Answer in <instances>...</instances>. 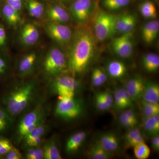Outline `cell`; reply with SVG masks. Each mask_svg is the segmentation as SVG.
Listing matches in <instances>:
<instances>
[{
    "mask_svg": "<svg viewBox=\"0 0 159 159\" xmlns=\"http://www.w3.org/2000/svg\"><path fill=\"white\" fill-rule=\"evenodd\" d=\"M0 103L14 120L32 108L45 93H43L36 76L21 79L16 77L2 84Z\"/></svg>",
    "mask_w": 159,
    "mask_h": 159,
    "instance_id": "cell-1",
    "label": "cell"
},
{
    "mask_svg": "<svg viewBox=\"0 0 159 159\" xmlns=\"http://www.w3.org/2000/svg\"><path fill=\"white\" fill-rule=\"evenodd\" d=\"M93 35L89 30L80 29L74 37L67 70L76 77L85 72L93 56L95 47Z\"/></svg>",
    "mask_w": 159,
    "mask_h": 159,
    "instance_id": "cell-2",
    "label": "cell"
},
{
    "mask_svg": "<svg viewBox=\"0 0 159 159\" xmlns=\"http://www.w3.org/2000/svg\"><path fill=\"white\" fill-rule=\"evenodd\" d=\"M45 93L32 108L20 116L16 125L13 127L11 140L15 146H19L26 135L38 126L47 121L49 107Z\"/></svg>",
    "mask_w": 159,
    "mask_h": 159,
    "instance_id": "cell-3",
    "label": "cell"
},
{
    "mask_svg": "<svg viewBox=\"0 0 159 159\" xmlns=\"http://www.w3.org/2000/svg\"><path fill=\"white\" fill-rule=\"evenodd\" d=\"M67 67L68 60L65 55L56 47H52L47 52L40 66L43 77L47 83L64 74Z\"/></svg>",
    "mask_w": 159,
    "mask_h": 159,
    "instance_id": "cell-4",
    "label": "cell"
},
{
    "mask_svg": "<svg viewBox=\"0 0 159 159\" xmlns=\"http://www.w3.org/2000/svg\"><path fill=\"white\" fill-rule=\"evenodd\" d=\"M81 87V83L76 77L63 74L47 83L46 93L48 96L57 97H75Z\"/></svg>",
    "mask_w": 159,
    "mask_h": 159,
    "instance_id": "cell-5",
    "label": "cell"
},
{
    "mask_svg": "<svg viewBox=\"0 0 159 159\" xmlns=\"http://www.w3.org/2000/svg\"><path fill=\"white\" fill-rule=\"evenodd\" d=\"M85 111L84 101L81 98L58 97L54 114L58 119L67 122L75 121L83 115Z\"/></svg>",
    "mask_w": 159,
    "mask_h": 159,
    "instance_id": "cell-6",
    "label": "cell"
},
{
    "mask_svg": "<svg viewBox=\"0 0 159 159\" xmlns=\"http://www.w3.org/2000/svg\"><path fill=\"white\" fill-rule=\"evenodd\" d=\"M42 59L37 51H30L24 54L16 63V77L24 79L34 76L41 66Z\"/></svg>",
    "mask_w": 159,
    "mask_h": 159,
    "instance_id": "cell-7",
    "label": "cell"
},
{
    "mask_svg": "<svg viewBox=\"0 0 159 159\" xmlns=\"http://www.w3.org/2000/svg\"><path fill=\"white\" fill-rule=\"evenodd\" d=\"M116 18V16L105 11H99L94 25V33L97 39L102 41L117 32Z\"/></svg>",
    "mask_w": 159,
    "mask_h": 159,
    "instance_id": "cell-8",
    "label": "cell"
},
{
    "mask_svg": "<svg viewBox=\"0 0 159 159\" xmlns=\"http://www.w3.org/2000/svg\"><path fill=\"white\" fill-rule=\"evenodd\" d=\"M50 130V125L47 121L34 128L23 138L19 147L23 149L29 147L42 145L47 134Z\"/></svg>",
    "mask_w": 159,
    "mask_h": 159,
    "instance_id": "cell-9",
    "label": "cell"
},
{
    "mask_svg": "<svg viewBox=\"0 0 159 159\" xmlns=\"http://www.w3.org/2000/svg\"><path fill=\"white\" fill-rule=\"evenodd\" d=\"M45 30L49 37L61 44L67 43L72 39L71 29L64 24L49 21L45 25Z\"/></svg>",
    "mask_w": 159,
    "mask_h": 159,
    "instance_id": "cell-10",
    "label": "cell"
},
{
    "mask_svg": "<svg viewBox=\"0 0 159 159\" xmlns=\"http://www.w3.org/2000/svg\"><path fill=\"white\" fill-rule=\"evenodd\" d=\"M133 48L131 32L123 33L121 36L115 38L112 43V48L114 52L122 58L130 57Z\"/></svg>",
    "mask_w": 159,
    "mask_h": 159,
    "instance_id": "cell-11",
    "label": "cell"
},
{
    "mask_svg": "<svg viewBox=\"0 0 159 159\" xmlns=\"http://www.w3.org/2000/svg\"><path fill=\"white\" fill-rule=\"evenodd\" d=\"M93 7V0H75L70 7V13L77 22L83 23L88 19Z\"/></svg>",
    "mask_w": 159,
    "mask_h": 159,
    "instance_id": "cell-12",
    "label": "cell"
},
{
    "mask_svg": "<svg viewBox=\"0 0 159 159\" xmlns=\"http://www.w3.org/2000/svg\"><path fill=\"white\" fill-rule=\"evenodd\" d=\"M40 37L38 28L33 23L27 22L23 25L20 31L19 40L22 45L31 47L37 43Z\"/></svg>",
    "mask_w": 159,
    "mask_h": 159,
    "instance_id": "cell-13",
    "label": "cell"
},
{
    "mask_svg": "<svg viewBox=\"0 0 159 159\" xmlns=\"http://www.w3.org/2000/svg\"><path fill=\"white\" fill-rule=\"evenodd\" d=\"M87 133L85 131H79L72 134L66 141L65 150L68 155L77 153L85 142Z\"/></svg>",
    "mask_w": 159,
    "mask_h": 159,
    "instance_id": "cell-14",
    "label": "cell"
},
{
    "mask_svg": "<svg viewBox=\"0 0 159 159\" xmlns=\"http://www.w3.org/2000/svg\"><path fill=\"white\" fill-rule=\"evenodd\" d=\"M107 151L111 154L118 151L120 147V140L116 134L107 132L101 134L97 139Z\"/></svg>",
    "mask_w": 159,
    "mask_h": 159,
    "instance_id": "cell-15",
    "label": "cell"
},
{
    "mask_svg": "<svg viewBox=\"0 0 159 159\" xmlns=\"http://www.w3.org/2000/svg\"><path fill=\"white\" fill-rule=\"evenodd\" d=\"M43 159H62L57 137L54 135L43 144Z\"/></svg>",
    "mask_w": 159,
    "mask_h": 159,
    "instance_id": "cell-16",
    "label": "cell"
},
{
    "mask_svg": "<svg viewBox=\"0 0 159 159\" xmlns=\"http://www.w3.org/2000/svg\"><path fill=\"white\" fill-rule=\"evenodd\" d=\"M46 14L49 21L64 24L70 20L68 12L58 4H53L49 6L46 10Z\"/></svg>",
    "mask_w": 159,
    "mask_h": 159,
    "instance_id": "cell-17",
    "label": "cell"
},
{
    "mask_svg": "<svg viewBox=\"0 0 159 159\" xmlns=\"http://www.w3.org/2000/svg\"><path fill=\"white\" fill-rule=\"evenodd\" d=\"M0 15L9 26L14 29L17 28L21 22L20 11L9 6L4 1L1 7Z\"/></svg>",
    "mask_w": 159,
    "mask_h": 159,
    "instance_id": "cell-18",
    "label": "cell"
},
{
    "mask_svg": "<svg viewBox=\"0 0 159 159\" xmlns=\"http://www.w3.org/2000/svg\"><path fill=\"white\" fill-rule=\"evenodd\" d=\"M145 82L140 77H133L125 83V88L134 101L141 99Z\"/></svg>",
    "mask_w": 159,
    "mask_h": 159,
    "instance_id": "cell-19",
    "label": "cell"
},
{
    "mask_svg": "<svg viewBox=\"0 0 159 159\" xmlns=\"http://www.w3.org/2000/svg\"><path fill=\"white\" fill-rule=\"evenodd\" d=\"M119 122L123 128L129 129L137 127L139 123V118L136 112L131 108L122 111L119 114Z\"/></svg>",
    "mask_w": 159,
    "mask_h": 159,
    "instance_id": "cell-20",
    "label": "cell"
},
{
    "mask_svg": "<svg viewBox=\"0 0 159 159\" xmlns=\"http://www.w3.org/2000/svg\"><path fill=\"white\" fill-rule=\"evenodd\" d=\"M15 120L0 103V136L7 137L13 129Z\"/></svg>",
    "mask_w": 159,
    "mask_h": 159,
    "instance_id": "cell-21",
    "label": "cell"
},
{
    "mask_svg": "<svg viewBox=\"0 0 159 159\" xmlns=\"http://www.w3.org/2000/svg\"><path fill=\"white\" fill-rule=\"evenodd\" d=\"M141 99L145 102L159 103V84L153 81L145 82Z\"/></svg>",
    "mask_w": 159,
    "mask_h": 159,
    "instance_id": "cell-22",
    "label": "cell"
},
{
    "mask_svg": "<svg viewBox=\"0 0 159 159\" xmlns=\"http://www.w3.org/2000/svg\"><path fill=\"white\" fill-rule=\"evenodd\" d=\"M124 142L127 148H133L139 143L145 142V139L142 131L138 127L129 129L124 137Z\"/></svg>",
    "mask_w": 159,
    "mask_h": 159,
    "instance_id": "cell-23",
    "label": "cell"
},
{
    "mask_svg": "<svg viewBox=\"0 0 159 159\" xmlns=\"http://www.w3.org/2000/svg\"><path fill=\"white\" fill-rule=\"evenodd\" d=\"M159 31V23L157 20H152L146 23L142 29L143 40L146 43H151L157 37Z\"/></svg>",
    "mask_w": 159,
    "mask_h": 159,
    "instance_id": "cell-24",
    "label": "cell"
},
{
    "mask_svg": "<svg viewBox=\"0 0 159 159\" xmlns=\"http://www.w3.org/2000/svg\"><path fill=\"white\" fill-rule=\"evenodd\" d=\"M107 70L112 78L119 79L126 74L127 68L124 63L118 60L110 61L107 65Z\"/></svg>",
    "mask_w": 159,
    "mask_h": 159,
    "instance_id": "cell-25",
    "label": "cell"
},
{
    "mask_svg": "<svg viewBox=\"0 0 159 159\" xmlns=\"http://www.w3.org/2000/svg\"><path fill=\"white\" fill-rule=\"evenodd\" d=\"M88 157L92 159H109L112 154L107 151L97 140L91 145L87 152Z\"/></svg>",
    "mask_w": 159,
    "mask_h": 159,
    "instance_id": "cell-26",
    "label": "cell"
},
{
    "mask_svg": "<svg viewBox=\"0 0 159 159\" xmlns=\"http://www.w3.org/2000/svg\"><path fill=\"white\" fill-rule=\"evenodd\" d=\"M142 126L145 133L153 136L159 133V115L153 116L144 118Z\"/></svg>",
    "mask_w": 159,
    "mask_h": 159,
    "instance_id": "cell-27",
    "label": "cell"
},
{
    "mask_svg": "<svg viewBox=\"0 0 159 159\" xmlns=\"http://www.w3.org/2000/svg\"><path fill=\"white\" fill-rule=\"evenodd\" d=\"M142 66L145 70L149 73H153L159 68V57L155 53H148L142 58Z\"/></svg>",
    "mask_w": 159,
    "mask_h": 159,
    "instance_id": "cell-28",
    "label": "cell"
},
{
    "mask_svg": "<svg viewBox=\"0 0 159 159\" xmlns=\"http://www.w3.org/2000/svg\"><path fill=\"white\" fill-rule=\"evenodd\" d=\"M27 8L29 15L36 19H40L45 12L43 5L38 0H27Z\"/></svg>",
    "mask_w": 159,
    "mask_h": 159,
    "instance_id": "cell-29",
    "label": "cell"
},
{
    "mask_svg": "<svg viewBox=\"0 0 159 159\" xmlns=\"http://www.w3.org/2000/svg\"><path fill=\"white\" fill-rule=\"evenodd\" d=\"M11 70L10 60L6 55L0 52V83L2 84L9 79Z\"/></svg>",
    "mask_w": 159,
    "mask_h": 159,
    "instance_id": "cell-30",
    "label": "cell"
},
{
    "mask_svg": "<svg viewBox=\"0 0 159 159\" xmlns=\"http://www.w3.org/2000/svg\"><path fill=\"white\" fill-rule=\"evenodd\" d=\"M142 16L146 18H155L157 16V10L154 4L150 1L142 3L139 6Z\"/></svg>",
    "mask_w": 159,
    "mask_h": 159,
    "instance_id": "cell-31",
    "label": "cell"
},
{
    "mask_svg": "<svg viewBox=\"0 0 159 159\" xmlns=\"http://www.w3.org/2000/svg\"><path fill=\"white\" fill-rule=\"evenodd\" d=\"M42 145L23 149L22 154L24 159H43Z\"/></svg>",
    "mask_w": 159,
    "mask_h": 159,
    "instance_id": "cell-32",
    "label": "cell"
},
{
    "mask_svg": "<svg viewBox=\"0 0 159 159\" xmlns=\"http://www.w3.org/2000/svg\"><path fill=\"white\" fill-rule=\"evenodd\" d=\"M141 110L144 118L157 116L159 115V104L142 101Z\"/></svg>",
    "mask_w": 159,
    "mask_h": 159,
    "instance_id": "cell-33",
    "label": "cell"
},
{
    "mask_svg": "<svg viewBox=\"0 0 159 159\" xmlns=\"http://www.w3.org/2000/svg\"><path fill=\"white\" fill-rule=\"evenodd\" d=\"M133 148L134 154L138 159H147L150 156V148L145 142L139 143Z\"/></svg>",
    "mask_w": 159,
    "mask_h": 159,
    "instance_id": "cell-34",
    "label": "cell"
},
{
    "mask_svg": "<svg viewBox=\"0 0 159 159\" xmlns=\"http://www.w3.org/2000/svg\"><path fill=\"white\" fill-rule=\"evenodd\" d=\"M130 0H103L102 4L109 10H116L128 6Z\"/></svg>",
    "mask_w": 159,
    "mask_h": 159,
    "instance_id": "cell-35",
    "label": "cell"
},
{
    "mask_svg": "<svg viewBox=\"0 0 159 159\" xmlns=\"http://www.w3.org/2000/svg\"><path fill=\"white\" fill-rule=\"evenodd\" d=\"M113 106L115 109L117 111H123L129 108L127 103L122 98L117 89L114 91L113 94Z\"/></svg>",
    "mask_w": 159,
    "mask_h": 159,
    "instance_id": "cell-36",
    "label": "cell"
},
{
    "mask_svg": "<svg viewBox=\"0 0 159 159\" xmlns=\"http://www.w3.org/2000/svg\"><path fill=\"white\" fill-rule=\"evenodd\" d=\"M11 140L7 137L0 136V153L2 155H5L15 147Z\"/></svg>",
    "mask_w": 159,
    "mask_h": 159,
    "instance_id": "cell-37",
    "label": "cell"
},
{
    "mask_svg": "<svg viewBox=\"0 0 159 159\" xmlns=\"http://www.w3.org/2000/svg\"><path fill=\"white\" fill-rule=\"evenodd\" d=\"M94 101H95V106L96 108L100 111H108L111 108L101 97L99 92H97L95 93L94 96Z\"/></svg>",
    "mask_w": 159,
    "mask_h": 159,
    "instance_id": "cell-38",
    "label": "cell"
},
{
    "mask_svg": "<svg viewBox=\"0 0 159 159\" xmlns=\"http://www.w3.org/2000/svg\"><path fill=\"white\" fill-rule=\"evenodd\" d=\"M129 14L122 15L119 17L116 18V26L117 31L123 33Z\"/></svg>",
    "mask_w": 159,
    "mask_h": 159,
    "instance_id": "cell-39",
    "label": "cell"
},
{
    "mask_svg": "<svg viewBox=\"0 0 159 159\" xmlns=\"http://www.w3.org/2000/svg\"><path fill=\"white\" fill-rule=\"evenodd\" d=\"M3 159H24L23 154L16 146L3 156Z\"/></svg>",
    "mask_w": 159,
    "mask_h": 159,
    "instance_id": "cell-40",
    "label": "cell"
},
{
    "mask_svg": "<svg viewBox=\"0 0 159 159\" xmlns=\"http://www.w3.org/2000/svg\"><path fill=\"white\" fill-rule=\"evenodd\" d=\"M116 89L122 98L127 103L129 108L132 107L134 106V101L133 99L131 98L130 95L129 94L128 92L125 89V88L119 87Z\"/></svg>",
    "mask_w": 159,
    "mask_h": 159,
    "instance_id": "cell-41",
    "label": "cell"
},
{
    "mask_svg": "<svg viewBox=\"0 0 159 159\" xmlns=\"http://www.w3.org/2000/svg\"><path fill=\"white\" fill-rule=\"evenodd\" d=\"M136 23V19L132 14H128V18L126 21L125 28L124 29L123 33L131 32L135 26Z\"/></svg>",
    "mask_w": 159,
    "mask_h": 159,
    "instance_id": "cell-42",
    "label": "cell"
},
{
    "mask_svg": "<svg viewBox=\"0 0 159 159\" xmlns=\"http://www.w3.org/2000/svg\"><path fill=\"white\" fill-rule=\"evenodd\" d=\"M91 82L92 84L95 87H99L104 84L101 77L99 76L97 69L95 68L92 72V76H91Z\"/></svg>",
    "mask_w": 159,
    "mask_h": 159,
    "instance_id": "cell-43",
    "label": "cell"
},
{
    "mask_svg": "<svg viewBox=\"0 0 159 159\" xmlns=\"http://www.w3.org/2000/svg\"><path fill=\"white\" fill-rule=\"evenodd\" d=\"M101 97L104 100L106 103L111 108L113 106V95L109 90L99 92Z\"/></svg>",
    "mask_w": 159,
    "mask_h": 159,
    "instance_id": "cell-44",
    "label": "cell"
},
{
    "mask_svg": "<svg viewBox=\"0 0 159 159\" xmlns=\"http://www.w3.org/2000/svg\"><path fill=\"white\" fill-rule=\"evenodd\" d=\"M7 42V32L5 27L0 24V50L6 47Z\"/></svg>",
    "mask_w": 159,
    "mask_h": 159,
    "instance_id": "cell-45",
    "label": "cell"
},
{
    "mask_svg": "<svg viewBox=\"0 0 159 159\" xmlns=\"http://www.w3.org/2000/svg\"><path fill=\"white\" fill-rule=\"evenodd\" d=\"M4 1L6 4L20 12L22 9V0H4Z\"/></svg>",
    "mask_w": 159,
    "mask_h": 159,
    "instance_id": "cell-46",
    "label": "cell"
},
{
    "mask_svg": "<svg viewBox=\"0 0 159 159\" xmlns=\"http://www.w3.org/2000/svg\"><path fill=\"white\" fill-rule=\"evenodd\" d=\"M151 140V147L153 151L157 152L159 151V135L158 134L153 136Z\"/></svg>",
    "mask_w": 159,
    "mask_h": 159,
    "instance_id": "cell-47",
    "label": "cell"
},
{
    "mask_svg": "<svg viewBox=\"0 0 159 159\" xmlns=\"http://www.w3.org/2000/svg\"><path fill=\"white\" fill-rule=\"evenodd\" d=\"M62 1L64 2H72V1H74L75 0H62Z\"/></svg>",
    "mask_w": 159,
    "mask_h": 159,
    "instance_id": "cell-48",
    "label": "cell"
},
{
    "mask_svg": "<svg viewBox=\"0 0 159 159\" xmlns=\"http://www.w3.org/2000/svg\"><path fill=\"white\" fill-rule=\"evenodd\" d=\"M3 2H2V0H0V10H1V7H2V4Z\"/></svg>",
    "mask_w": 159,
    "mask_h": 159,
    "instance_id": "cell-49",
    "label": "cell"
},
{
    "mask_svg": "<svg viewBox=\"0 0 159 159\" xmlns=\"http://www.w3.org/2000/svg\"><path fill=\"white\" fill-rule=\"evenodd\" d=\"M3 156L1 154V153H0V159H3Z\"/></svg>",
    "mask_w": 159,
    "mask_h": 159,
    "instance_id": "cell-50",
    "label": "cell"
}]
</instances>
